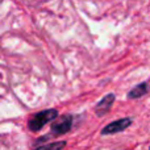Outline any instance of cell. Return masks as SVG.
<instances>
[{"label": "cell", "instance_id": "6", "mask_svg": "<svg viewBox=\"0 0 150 150\" xmlns=\"http://www.w3.org/2000/svg\"><path fill=\"white\" fill-rule=\"evenodd\" d=\"M65 146H66L65 141H59V142L47 144V145H41L40 148H42V149H59V148H65Z\"/></svg>", "mask_w": 150, "mask_h": 150}, {"label": "cell", "instance_id": "5", "mask_svg": "<svg viewBox=\"0 0 150 150\" xmlns=\"http://www.w3.org/2000/svg\"><path fill=\"white\" fill-rule=\"evenodd\" d=\"M148 90H149L148 83H141V84L136 86L134 88H132V90L128 92V96H129V99L141 98V96H144L146 92H148Z\"/></svg>", "mask_w": 150, "mask_h": 150}, {"label": "cell", "instance_id": "2", "mask_svg": "<svg viewBox=\"0 0 150 150\" xmlns=\"http://www.w3.org/2000/svg\"><path fill=\"white\" fill-rule=\"evenodd\" d=\"M73 127V116L67 115V116H63L61 119H55L53 121L52 125V133L54 136H61V134H65L67 133L69 130L71 129Z\"/></svg>", "mask_w": 150, "mask_h": 150}, {"label": "cell", "instance_id": "1", "mask_svg": "<svg viewBox=\"0 0 150 150\" xmlns=\"http://www.w3.org/2000/svg\"><path fill=\"white\" fill-rule=\"evenodd\" d=\"M58 117V111L57 109H46L36 113L34 116H32L28 121V128L30 132H38L46 124H49L50 121H54Z\"/></svg>", "mask_w": 150, "mask_h": 150}, {"label": "cell", "instance_id": "4", "mask_svg": "<svg viewBox=\"0 0 150 150\" xmlns=\"http://www.w3.org/2000/svg\"><path fill=\"white\" fill-rule=\"evenodd\" d=\"M115 101V95L113 93H108L105 95L98 104L95 105V112L98 116H104L105 113H108L109 109H111L112 104Z\"/></svg>", "mask_w": 150, "mask_h": 150}, {"label": "cell", "instance_id": "3", "mask_svg": "<svg viewBox=\"0 0 150 150\" xmlns=\"http://www.w3.org/2000/svg\"><path fill=\"white\" fill-rule=\"evenodd\" d=\"M130 124H132V120L128 119V117L120 119V120H117V121H112L111 124H108L107 127L103 128L101 134L108 136V134H115V133H120L127 129L128 127H130Z\"/></svg>", "mask_w": 150, "mask_h": 150}]
</instances>
